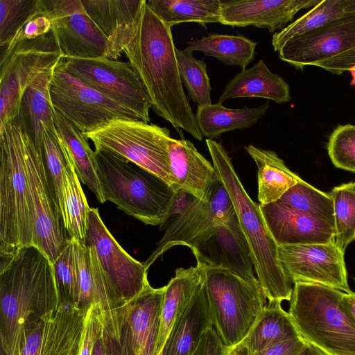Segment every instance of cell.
I'll return each instance as SVG.
<instances>
[{"instance_id": "cell-5", "label": "cell", "mask_w": 355, "mask_h": 355, "mask_svg": "<svg viewBox=\"0 0 355 355\" xmlns=\"http://www.w3.org/2000/svg\"><path fill=\"white\" fill-rule=\"evenodd\" d=\"M104 202L142 223L164 227L175 191L158 176L123 157L94 150Z\"/></svg>"}, {"instance_id": "cell-53", "label": "cell", "mask_w": 355, "mask_h": 355, "mask_svg": "<svg viewBox=\"0 0 355 355\" xmlns=\"http://www.w3.org/2000/svg\"><path fill=\"white\" fill-rule=\"evenodd\" d=\"M297 355H327L313 345L307 343Z\"/></svg>"}, {"instance_id": "cell-50", "label": "cell", "mask_w": 355, "mask_h": 355, "mask_svg": "<svg viewBox=\"0 0 355 355\" xmlns=\"http://www.w3.org/2000/svg\"><path fill=\"white\" fill-rule=\"evenodd\" d=\"M196 198L195 196L184 190L176 191L172 200L166 224L181 214Z\"/></svg>"}, {"instance_id": "cell-25", "label": "cell", "mask_w": 355, "mask_h": 355, "mask_svg": "<svg viewBox=\"0 0 355 355\" xmlns=\"http://www.w3.org/2000/svg\"><path fill=\"white\" fill-rule=\"evenodd\" d=\"M165 286L150 284L126 302L127 315L137 355H155Z\"/></svg>"}, {"instance_id": "cell-11", "label": "cell", "mask_w": 355, "mask_h": 355, "mask_svg": "<svg viewBox=\"0 0 355 355\" xmlns=\"http://www.w3.org/2000/svg\"><path fill=\"white\" fill-rule=\"evenodd\" d=\"M49 94L53 109L83 133L112 119H139L125 107L70 74L65 69L62 58L53 69Z\"/></svg>"}, {"instance_id": "cell-49", "label": "cell", "mask_w": 355, "mask_h": 355, "mask_svg": "<svg viewBox=\"0 0 355 355\" xmlns=\"http://www.w3.org/2000/svg\"><path fill=\"white\" fill-rule=\"evenodd\" d=\"M302 338L286 340L250 355H297L306 345Z\"/></svg>"}, {"instance_id": "cell-1", "label": "cell", "mask_w": 355, "mask_h": 355, "mask_svg": "<svg viewBox=\"0 0 355 355\" xmlns=\"http://www.w3.org/2000/svg\"><path fill=\"white\" fill-rule=\"evenodd\" d=\"M171 28L145 0L135 29L123 53L144 85L157 115L178 132L203 138L182 87Z\"/></svg>"}, {"instance_id": "cell-6", "label": "cell", "mask_w": 355, "mask_h": 355, "mask_svg": "<svg viewBox=\"0 0 355 355\" xmlns=\"http://www.w3.org/2000/svg\"><path fill=\"white\" fill-rule=\"evenodd\" d=\"M25 133L15 122L0 129V257L33 245Z\"/></svg>"}, {"instance_id": "cell-28", "label": "cell", "mask_w": 355, "mask_h": 355, "mask_svg": "<svg viewBox=\"0 0 355 355\" xmlns=\"http://www.w3.org/2000/svg\"><path fill=\"white\" fill-rule=\"evenodd\" d=\"M212 327L204 281L174 324L162 350L164 355H191L205 332Z\"/></svg>"}, {"instance_id": "cell-17", "label": "cell", "mask_w": 355, "mask_h": 355, "mask_svg": "<svg viewBox=\"0 0 355 355\" xmlns=\"http://www.w3.org/2000/svg\"><path fill=\"white\" fill-rule=\"evenodd\" d=\"M87 311L60 304L25 327L20 355H77Z\"/></svg>"}, {"instance_id": "cell-38", "label": "cell", "mask_w": 355, "mask_h": 355, "mask_svg": "<svg viewBox=\"0 0 355 355\" xmlns=\"http://www.w3.org/2000/svg\"><path fill=\"white\" fill-rule=\"evenodd\" d=\"M329 193L334 203L335 243L345 253L355 241V182L336 186Z\"/></svg>"}, {"instance_id": "cell-23", "label": "cell", "mask_w": 355, "mask_h": 355, "mask_svg": "<svg viewBox=\"0 0 355 355\" xmlns=\"http://www.w3.org/2000/svg\"><path fill=\"white\" fill-rule=\"evenodd\" d=\"M166 145L175 191L182 189L201 197L218 177L213 164L189 140L168 137Z\"/></svg>"}, {"instance_id": "cell-13", "label": "cell", "mask_w": 355, "mask_h": 355, "mask_svg": "<svg viewBox=\"0 0 355 355\" xmlns=\"http://www.w3.org/2000/svg\"><path fill=\"white\" fill-rule=\"evenodd\" d=\"M85 243L92 250L103 277L123 301L134 298L150 284L147 266L119 244L97 208L90 207Z\"/></svg>"}, {"instance_id": "cell-27", "label": "cell", "mask_w": 355, "mask_h": 355, "mask_svg": "<svg viewBox=\"0 0 355 355\" xmlns=\"http://www.w3.org/2000/svg\"><path fill=\"white\" fill-rule=\"evenodd\" d=\"M250 97L266 98L277 104L289 102L291 98L289 85L272 73L263 60L236 74L227 83L218 103Z\"/></svg>"}, {"instance_id": "cell-9", "label": "cell", "mask_w": 355, "mask_h": 355, "mask_svg": "<svg viewBox=\"0 0 355 355\" xmlns=\"http://www.w3.org/2000/svg\"><path fill=\"white\" fill-rule=\"evenodd\" d=\"M62 57L52 31L4 49L0 64V129L15 118L26 88Z\"/></svg>"}, {"instance_id": "cell-45", "label": "cell", "mask_w": 355, "mask_h": 355, "mask_svg": "<svg viewBox=\"0 0 355 355\" xmlns=\"http://www.w3.org/2000/svg\"><path fill=\"white\" fill-rule=\"evenodd\" d=\"M103 324L100 309L92 305L87 311L77 355H92L94 345L101 335Z\"/></svg>"}, {"instance_id": "cell-3", "label": "cell", "mask_w": 355, "mask_h": 355, "mask_svg": "<svg viewBox=\"0 0 355 355\" xmlns=\"http://www.w3.org/2000/svg\"><path fill=\"white\" fill-rule=\"evenodd\" d=\"M205 141L216 174L232 201L266 299L269 303L290 301L294 284L282 267L278 245L266 227L259 205L244 189L223 145L214 139Z\"/></svg>"}, {"instance_id": "cell-29", "label": "cell", "mask_w": 355, "mask_h": 355, "mask_svg": "<svg viewBox=\"0 0 355 355\" xmlns=\"http://www.w3.org/2000/svg\"><path fill=\"white\" fill-rule=\"evenodd\" d=\"M245 148L257 167L258 200L260 204L279 200L290 188L302 180L290 170L273 150L252 145Z\"/></svg>"}, {"instance_id": "cell-32", "label": "cell", "mask_w": 355, "mask_h": 355, "mask_svg": "<svg viewBox=\"0 0 355 355\" xmlns=\"http://www.w3.org/2000/svg\"><path fill=\"white\" fill-rule=\"evenodd\" d=\"M281 304H266L252 329L241 343L250 354L286 340L302 338L288 311Z\"/></svg>"}, {"instance_id": "cell-42", "label": "cell", "mask_w": 355, "mask_h": 355, "mask_svg": "<svg viewBox=\"0 0 355 355\" xmlns=\"http://www.w3.org/2000/svg\"><path fill=\"white\" fill-rule=\"evenodd\" d=\"M53 268L61 304L77 307L80 288L76 239H68Z\"/></svg>"}, {"instance_id": "cell-10", "label": "cell", "mask_w": 355, "mask_h": 355, "mask_svg": "<svg viewBox=\"0 0 355 355\" xmlns=\"http://www.w3.org/2000/svg\"><path fill=\"white\" fill-rule=\"evenodd\" d=\"M66 70L87 86L149 123L152 104L147 91L129 62L105 57L78 59L62 57Z\"/></svg>"}, {"instance_id": "cell-48", "label": "cell", "mask_w": 355, "mask_h": 355, "mask_svg": "<svg viewBox=\"0 0 355 355\" xmlns=\"http://www.w3.org/2000/svg\"><path fill=\"white\" fill-rule=\"evenodd\" d=\"M332 73L340 74L355 69V47L315 65Z\"/></svg>"}, {"instance_id": "cell-41", "label": "cell", "mask_w": 355, "mask_h": 355, "mask_svg": "<svg viewBox=\"0 0 355 355\" xmlns=\"http://www.w3.org/2000/svg\"><path fill=\"white\" fill-rule=\"evenodd\" d=\"M176 58L182 84L189 96L198 105L211 103V85L207 74V64L193 55V53L176 48Z\"/></svg>"}, {"instance_id": "cell-43", "label": "cell", "mask_w": 355, "mask_h": 355, "mask_svg": "<svg viewBox=\"0 0 355 355\" xmlns=\"http://www.w3.org/2000/svg\"><path fill=\"white\" fill-rule=\"evenodd\" d=\"M40 0H0V46L6 47L38 10Z\"/></svg>"}, {"instance_id": "cell-4", "label": "cell", "mask_w": 355, "mask_h": 355, "mask_svg": "<svg viewBox=\"0 0 355 355\" xmlns=\"http://www.w3.org/2000/svg\"><path fill=\"white\" fill-rule=\"evenodd\" d=\"M344 293L318 284L293 286L288 313L300 336L327 355H355V318Z\"/></svg>"}, {"instance_id": "cell-40", "label": "cell", "mask_w": 355, "mask_h": 355, "mask_svg": "<svg viewBox=\"0 0 355 355\" xmlns=\"http://www.w3.org/2000/svg\"><path fill=\"white\" fill-rule=\"evenodd\" d=\"M39 150L51 187L60 209L65 173L72 160L55 130L44 131Z\"/></svg>"}, {"instance_id": "cell-55", "label": "cell", "mask_w": 355, "mask_h": 355, "mask_svg": "<svg viewBox=\"0 0 355 355\" xmlns=\"http://www.w3.org/2000/svg\"><path fill=\"white\" fill-rule=\"evenodd\" d=\"M159 355H164L163 352L162 351V352Z\"/></svg>"}, {"instance_id": "cell-54", "label": "cell", "mask_w": 355, "mask_h": 355, "mask_svg": "<svg viewBox=\"0 0 355 355\" xmlns=\"http://www.w3.org/2000/svg\"><path fill=\"white\" fill-rule=\"evenodd\" d=\"M225 355H250V352L247 347L243 343H241L229 349Z\"/></svg>"}, {"instance_id": "cell-35", "label": "cell", "mask_w": 355, "mask_h": 355, "mask_svg": "<svg viewBox=\"0 0 355 355\" xmlns=\"http://www.w3.org/2000/svg\"><path fill=\"white\" fill-rule=\"evenodd\" d=\"M221 0H150L147 5L171 28L182 23H219Z\"/></svg>"}, {"instance_id": "cell-24", "label": "cell", "mask_w": 355, "mask_h": 355, "mask_svg": "<svg viewBox=\"0 0 355 355\" xmlns=\"http://www.w3.org/2000/svg\"><path fill=\"white\" fill-rule=\"evenodd\" d=\"M55 66L40 73L26 88L17 114L11 121L31 137L38 149L44 131L55 130L54 110L49 94V85Z\"/></svg>"}, {"instance_id": "cell-36", "label": "cell", "mask_w": 355, "mask_h": 355, "mask_svg": "<svg viewBox=\"0 0 355 355\" xmlns=\"http://www.w3.org/2000/svg\"><path fill=\"white\" fill-rule=\"evenodd\" d=\"M90 207L71 162L65 173L60 210L64 230L70 239L85 243Z\"/></svg>"}, {"instance_id": "cell-46", "label": "cell", "mask_w": 355, "mask_h": 355, "mask_svg": "<svg viewBox=\"0 0 355 355\" xmlns=\"http://www.w3.org/2000/svg\"><path fill=\"white\" fill-rule=\"evenodd\" d=\"M51 31V22L48 15L44 11L41 0L38 10L26 21L17 32L5 49H10L19 41L37 38Z\"/></svg>"}, {"instance_id": "cell-47", "label": "cell", "mask_w": 355, "mask_h": 355, "mask_svg": "<svg viewBox=\"0 0 355 355\" xmlns=\"http://www.w3.org/2000/svg\"><path fill=\"white\" fill-rule=\"evenodd\" d=\"M227 351L216 329L212 327L205 332L191 355H225Z\"/></svg>"}, {"instance_id": "cell-37", "label": "cell", "mask_w": 355, "mask_h": 355, "mask_svg": "<svg viewBox=\"0 0 355 355\" xmlns=\"http://www.w3.org/2000/svg\"><path fill=\"white\" fill-rule=\"evenodd\" d=\"M279 200L334 226V203L329 193L316 189L303 180L290 188Z\"/></svg>"}, {"instance_id": "cell-30", "label": "cell", "mask_w": 355, "mask_h": 355, "mask_svg": "<svg viewBox=\"0 0 355 355\" xmlns=\"http://www.w3.org/2000/svg\"><path fill=\"white\" fill-rule=\"evenodd\" d=\"M54 110V109H53ZM56 132L69 155L79 179L104 203L96 172V160L88 139L71 121L54 110Z\"/></svg>"}, {"instance_id": "cell-52", "label": "cell", "mask_w": 355, "mask_h": 355, "mask_svg": "<svg viewBox=\"0 0 355 355\" xmlns=\"http://www.w3.org/2000/svg\"><path fill=\"white\" fill-rule=\"evenodd\" d=\"M343 299L347 306L355 318V293L352 291L349 293H344Z\"/></svg>"}, {"instance_id": "cell-19", "label": "cell", "mask_w": 355, "mask_h": 355, "mask_svg": "<svg viewBox=\"0 0 355 355\" xmlns=\"http://www.w3.org/2000/svg\"><path fill=\"white\" fill-rule=\"evenodd\" d=\"M354 47L355 16H351L292 37L280 48L278 53L282 61L302 69Z\"/></svg>"}, {"instance_id": "cell-39", "label": "cell", "mask_w": 355, "mask_h": 355, "mask_svg": "<svg viewBox=\"0 0 355 355\" xmlns=\"http://www.w3.org/2000/svg\"><path fill=\"white\" fill-rule=\"evenodd\" d=\"M99 309L107 355H137L129 326L126 302L115 308Z\"/></svg>"}, {"instance_id": "cell-34", "label": "cell", "mask_w": 355, "mask_h": 355, "mask_svg": "<svg viewBox=\"0 0 355 355\" xmlns=\"http://www.w3.org/2000/svg\"><path fill=\"white\" fill-rule=\"evenodd\" d=\"M355 16V0H322L309 12L272 35L275 51L292 37L324 26L332 21Z\"/></svg>"}, {"instance_id": "cell-51", "label": "cell", "mask_w": 355, "mask_h": 355, "mask_svg": "<svg viewBox=\"0 0 355 355\" xmlns=\"http://www.w3.org/2000/svg\"><path fill=\"white\" fill-rule=\"evenodd\" d=\"M92 355H107L103 331L94 345Z\"/></svg>"}, {"instance_id": "cell-16", "label": "cell", "mask_w": 355, "mask_h": 355, "mask_svg": "<svg viewBox=\"0 0 355 355\" xmlns=\"http://www.w3.org/2000/svg\"><path fill=\"white\" fill-rule=\"evenodd\" d=\"M282 267L291 279L296 282L318 284L352 292L347 282L344 252L329 243L278 246Z\"/></svg>"}, {"instance_id": "cell-12", "label": "cell", "mask_w": 355, "mask_h": 355, "mask_svg": "<svg viewBox=\"0 0 355 355\" xmlns=\"http://www.w3.org/2000/svg\"><path fill=\"white\" fill-rule=\"evenodd\" d=\"M25 162L33 225V245L53 263L67 244L60 207L40 150L25 133Z\"/></svg>"}, {"instance_id": "cell-2", "label": "cell", "mask_w": 355, "mask_h": 355, "mask_svg": "<svg viewBox=\"0 0 355 355\" xmlns=\"http://www.w3.org/2000/svg\"><path fill=\"white\" fill-rule=\"evenodd\" d=\"M1 354L20 355L25 327L61 304L53 263L34 245L0 257Z\"/></svg>"}, {"instance_id": "cell-14", "label": "cell", "mask_w": 355, "mask_h": 355, "mask_svg": "<svg viewBox=\"0 0 355 355\" xmlns=\"http://www.w3.org/2000/svg\"><path fill=\"white\" fill-rule=\"evenodd\" d=\"M236 216L229 193L217 177L201 197L196 198L169 223L163 237L144 264L149 268L159 257L172 247H188L198 235L216 225L230 221Z\"/></svg>"}, {"instance_id": "cell-21", "label": "cell", "mask_w": 355, "mask_h": 355, "mask_svg": "<svg viewBox=\"0 0 355 355\" xmlns=\"http://www.w3.org/2000/svg\"><path fill=\"white\" fill-rule=\"evenodd\" d=\"M322 0L221 1L219 23L232 27L252 26L270 33L284 29L302 9L313 8Z\"/></svg>"}, {"instance_id": "cell-20", "label": "cell", "mask_w": 355, "mask_h": 355, "mask_svg": "<svg viewBox=\"0 0 355 355\" xmlns=\"http://www.w3.org/2000/svg\"><path fill=\"white\" fill-rule=\"evenodd\" d=\"M259 206L278 246L335 241L334 226L325 220L295 209L279 200Z\"/></svg>"}, {"instance_id": "cell-8", "label": "cell", "mask_w": 355, "mask_h": 355, "mask_svg": "<svg viewBox=\"0 0 355 355\" xmlns=\"http://www.w3.org/2000/svg\"><path fill=\"white\" fill-rule=\"evenodd\" d=\"M83 134L96 150L130 161L175 188L166 145L171 137L168 128L137 119L119 118Z\"/></svg>"}, {"instance_id": "cell-26", "label": "cell", "mask_w": 355, "mask_h": 355, "mask_svg": "<svg viewBox=\"0 0 355 355\" xmlns=\"http://www.w3.org/2000/svg\"><path fill=\"white\" fill-rule=\"evenodd\" d=\"M205 281L204 266L178 268L165 286L155 355L163 350L172 328Z\"/></svg>"}, {"instance_id": "cell-31", "label": "cell", "mask_w": 355, "mask_h": 355, "mask_svg": "<svg viewBox=\"0 0 355 355\" xmlns=\"http://www.w3.org/2000/svg\"><path fill=\"white\" fill-rule=\"evenodd\" d=\"M269 103L248 107L228 108L222 103L198 105L196 113L198 126L203 137L216 139L223 133L253 126L267 112Z\"/></svg>"}, {"instance_id": "cell-15", "label": "cell", "mask_w": 355, "mask_h": 355, "mask_svg": "<svg viewBox=\"0 0 355 355\" xmlns=\"http://www.w3.org/2000/svg\"><path fill=\"white\" fill-rule=\"evenodd\" d=\"M64 58L105 57L107 39L87 14L81 0H41Z\"/></svg>"}, {"instance_id": "cell-44", "label": "cell", "mask_w": 355, "mask_h": 355, "mask_svg": "<svg viewBox=\"0 0 355 355\" xmlns=\"http://www.w3.org/2000/svg\"><path fill=\"white\" fill-rule=\"evenodd\" d=\"M327 151L336 168L355 173V125H338L329 137Z\"/></svg>"}, {"instance_id": "cell-33", "label": "cell", "mask_w": 355, "mask_h": 355, "mask_svg": "<svg viewBox=\"0 0 355 355\" xmlns=\"http://www.w3.org/2000/svg\"><path fill=\"white\" fill-rule=\"evenodd\" d=\"M187 44L184 49L188 51H200L225 64L244 69L254 60L257 43L242 35L210 33Z\"/></svg>"}, {"instance_id": "cell-18", "label": "cell", "mask_w": 355, "mask_h": 355, "mask_svg": "<svg viewBox=\"0 0 355 355\" xmlns=\"http://www.w3.org/2000/svg\"><path fill=\"white\" fill-rule=\"evenodd\" d=\"M188 247L198 263L225 269L248 280L258 279L253 271L250 249L237 215L198 235Z\"/></svg>"}, {"instance_id": "cell-7", "label": "cell", "mask_w": 355, "mask_h": 355, "mask_svg": "<svg viewBox=\"0 0 355 355\" xmlns=\"http://www.w3.org/2000/svg\"><path fill=\"white\" fill-rule=\"evenodd\" d=\"M204 268L213 325L229 350L250 334L266 306V297L258 279L248 280L223 268Z\"/></svg>"}, {"instance_id": "cell-22", "label": "cell", "mask_w": 355, "mask_h": 355, "mask_svg": "<svg viewBox=\"0 0 355 355\" xmlns=\"http://www.w3.org/2000/svg\"><path fill=\"white\" fill-rule=\"evenodd\" d=\"M83 7L107 39L105 57L121 55L135 29L145 0H81Z\"/></svg>"}]
</instances>
